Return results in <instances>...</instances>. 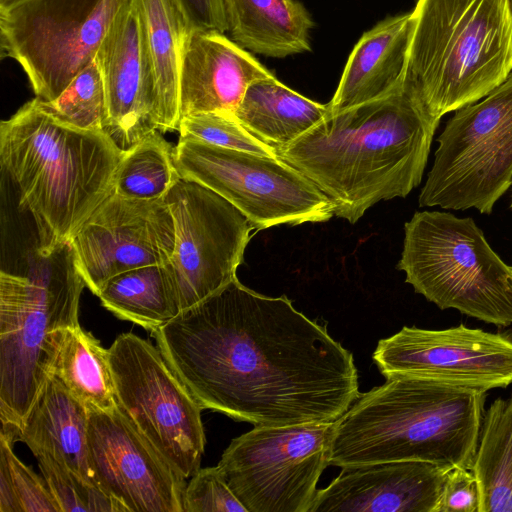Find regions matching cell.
I'll use <instances>...</instances> for the list:
<instances>
[{
    "label": "cell",
    "instance_id": "6da1fadb",
    "mask_svg": "<svg viewBox=\"0 0 512 512\" xmlns=\"http://www.w3.org/2000/svg\"><path fill=\"white\" fill-rule=\"evenodd\" d=\"M203 409L254 426L335 422L358 398L351 352L285 296L237 278L152 332Z\"/></svg>",
    "mask_w": 512,
    "mask_h": 512
},
{
    "label": "cell",
    "instance_id": "7a4b0ae2",
    "mask_svg": "<svg viewBox=\"0 0 512 512\" xmlns=\"http://www.w3.org/2000/svg\"><path fill=\"white\" fill-rule=\"evenodd\" d=\"M439 123L401 86L328 113L277 153L328 197L335 216L355 223L377 202L419 186Z\"/></svg>",
    "mask_w": 512,
    "mask_h": 512
},
{
    "label": "cell",
    "instance_id": "3957f363",
    "mask_svg": "<svg viewBox=\"0 0 512 512\" xmlns=\"http://www.w3.org/2000/svg\"><path fill=\"white\" fill-rule=\"evenodd\" d=\"M124 152L105 131L66 123L38 97L1 122V167L19 207L34 219L38 249L50 252L71 241L112 193Z\"/></svg>",
    "mask_w": 512,
    "mask_h": 512
},
{
    "label": "cell",
    "instance_id": "277c9868",
    "mask_svg": "<svg viewBox=\"0 0 512 512\" xmlns=\"http://www.w3.org/2000/svg\"><path fill=\"white\" fill-rule=\"evenodd\" d=\"M488 391L393 376L335 421L329 465L421 461L471 469Z\"/></svg>",
    "mask_w": 512,
    "mask_h": 512
},
{
    "label": "cell",
    "instance_id": "5b68a950",
    "mask_svg": "<svg viewBox=\"0 0 512 512\" xmlns=\"http://www.w3.org/2000/svg\"><path fill=\"white\" fill-rule=\"evenodd\" d=\"M402 89L428 114L473 104L512 72V0H417Z\"/></svg>",
    "mask_w": 512,
    "mask_h": 512
},
{
    "label": "cell",
    "instance_id": "8992f818",
    "mask_svg": "<svg viewBox=\"0 0 512 512\" xmlns=\"http://www.w3.org/2000/svg\"><path fill=\"white\" fill-rule=\"evenodd\" d=\"M85 281L71 243L36 248L21 273H0V419L17 428L50 374L65 332L79 325Z\"/></svg>",
    "mask_w": 512,
    "mask_h": 512
},
{
    "label": "cell",
    "instance_id": "52a82bcc",
    "mask_svg": "<svg viewBox=\"0 0 512 512\" xmlns=\"http://www.w3.org/2000/svg\"><path fill=\"white\" fill-rule=\"evenodd\" d=\"M404 233L397 269L416 293L442 310L456 309L496 326L512 324V267L471 217L416 212Z\"/></svg>",
    "mask_w": 512,
    "mask_h": 512
},
{
    "label": "cell",
    "instance_id": "ba28073f",
    "mask_svg": "<svg viewBox=\"0 0 512 512\" xmlns=\"http://www.w3.org/2000/svg\"><path fill=\"white\" fill-rule=\"evenodd\" d=\"M437 141L419 206L491 214L512 185V72L487 96L456 110Z\"/></svg>",
    "mask_w": 512,
    "mask_h": 512
},
{
    "label": "cell",
    "instance_id": "9c48e42d",
    "mask_svg": "<svg viewBox=\"0 0 512 512\" xmlns=\"http://www.w3.org/2000/svg\"><path fill=\"white\" fill-rule=\"evenodd\" d=\"M179 175L216 192L256 230L288 224L325 222L334 216L328 197L279 156L222 148L179 138L174 147Z\"/></svg>",
    "mask_w": 512,
    "mask_h": 512
},
{
    "label": "cell",
    "instance_id": "30bf717a",
    "mask_svg": "<svg viewBox=\"0 0 512 512\" xmlns=\"http://www.w3.org/2000/svg\"><path fill=\"white\" fill-rule=\"evenodd\" d=\"M116 404L134 428L186 479L200 469L203 407L157 346L133 333L108 348Z\"/></svg>",
    "mask_w": 512,
    "mask_h": 512
},
{
    "label": "cell",
    "instance_id": "8fae6325",
    "mask_svg": "<svg viewBox=\"0 0 512 512\" xmlns=\"http://www.w3.org/2000/svg\"><path fill=\"white\" fill-rule=\"evenodd\" d=\"M127 0H25L0 11L2 56L19 63L51 102L92 60Z\"/></svg>",
    "mask_w": 512,
    "mask_h": 512
},
{
    "label": "cell",
    "instance_id": "7c38bea8",
    "mask_svg": "<svg viewBox=\"0 0 512 512\" xmlns=\"http://www.w3.org/2000/svg\"><path fill=\"white\" fill-rule=\"evenodd\" d=\"M334 429L335 422L254 426L217 466L247 512H309Z\"/></svg>",
    "mask_w": 512,
    "mask_h": 512
},
{
    "label": "cell",
    "instance_id": "4fadbf2b",
    "mask_svg": "<svg viewBox=\"0 0 512 512\" xmlns=\"http://www.w3.org/2000/svg\"><path fill=\"white\" fill-rule=\"evenodd\" d=\"M175 224V249L166 267L181 311L237 278L254 229L225 198L182 178L164 196Z\"/></svg>",
    "mask_w": 512,
    "mask_h": 512
},
{
    "label": "cell",
    "instance_id": "5bb4252c",
    "mask_svg": "<svg viewBox=\"0 0 512 512\" xmlns=\"http://www.w3.org/2000/svg\"><path fill=\"white\" fill-rule=\"evenodd\" d=\"M373 360L385 378L410 376L489 391L512 384V335L464 324L440 330L404 326L378 342Z\"/></svg>",
    "mask_w": 512,
    "mask_h": 512
},
{
    "label": "cell",
    "instance_id": "9a60e30c",
    "mask_svg": "<svg viewBox=\"0 0 512 512\" xmlns=\"http://www.w3.org/2000/svg\"><path fill=\"white\" fill-rule=\"evenodd\" d=\"M175 240L174 219L164 198L141 200L111 193L70 243L86 286L97 296L119 273L168 263Z\"/></svg>",
    "mask_w": 512,
    "mask_h": 512
},
{
    "label": "cell",
    "instance_id": "2e32d148",
    "mask_svg": "<svg viewBox=\"0 0 512 512\" xmlns=\"http://www.w3.org/2000/svg\"><path fill=\"white\" fill-rule=\"evenodd\" d=\"M88 452L100 487L127 512H183L186 478L148 442L116 405L88 408Z\"/></svg>",
    "mask_w": 512,
    "mask_h": 512
},
{
    "label": "cell",
    "instance_id": "e0dca14e",
    "mask_svg": "<svg viewBox=\"0 0 512 512\" xmlns=\"http://www.w3.org/2000/svg\"><path fill=\"white\" fill-rule=\"evenodd\" d=\"M94 59L106 94L104 131L128 150L158 131L155 78L135 0L116 14Z\"/></svg>",
    "mask_w": 512,
    "mask_h": 512
},
{
    "label": "cell",
    "instance_id": "ac0fdd59",
    "mask_svg": "<svg viewBox=\"0 0 512 512\" xmlns=\"http://www.w3.org/2000/svg\"><path fill=\"white\" fill-rule=\"evenodd\" d=\"M452 467L391 461L343 467L309 512H437Z\"/></svg>",
    "mask_w": 512,
    "mask_h": 512
},
{
    "label": "cell",
    "instance_id": "d6986e66",
    "mask_svg": "<svg viewBox=\"0 0 512 512\" xmlns=\"http://www.w3.org/2000/svg\"><path fill=\"white\" fill-rule=\"evenodd\" d=\"M273 76L224 33L193 27L181 61L180 118L203 112L234 114L253 82Z\"/></svg>",
    "mask_w": 512,
    "mask_h": 512
},
{
    "label": "cell",
    "instance_id": "ffe728a7",
    "mask_svg": "<svg viewBox=\"0 0 512 512\" xmlns=\"http://www.w3.org/2000/svg\"><path fill=\"white\" fill-rule=\"evenodd\" d=\"M412 26L409 12L386 18L363 34L328 103L329 114L384 98L402 86Z\"/></svg>",
    "mask_w": 512,
    "mask_h": 512
},
{
    "label": "cell",
    "instance_id": "44dd1931",
    "mask_svg": "<svg viewBox=\"0 0 512 512\" xmlns=\"http://www.w3.org/2000/svg\"><path fill=\"white\" fill-rule=\"evenodd\" d=\"M87 435L88 408L49 374L16 428L17 440L35 457L49 455L99 485L90 463Z\"/></svg>",
    "mask_w": 512,
    "mask_h": 512
},
{
    "label": "cell",
    "instance_id": "7402d4cb",
    "mask_svg": "<svg viewBox=\"0 0 512 512\" xmlns=\"http://www.w3.org/2000/svg\"><path fill=\"white\" fill-rule=\"evenodd\" d=\"M227 31L243 48L282 58L310 50L313 21L296 0H222Z\"/></svg>",
    "mask_w": 512,
    "mask_h": 512
},
{
    "label": "cell",
    "instance_id": "603a6c76",
    "mask_svg": "<svg viewBox=\"0 0 512 512\" xmlns=\"http://www.w3.org/2000/svg\"><path fill=\"white\" fill-rule=\"evenodd\" d=\"M156 85L158 131L178 130L184 46L193 28L177 0H135Z\"/></svg>",
    "mask_w": 512,
    "mask_h": 512
},
{
    "label": "cell",
    "instance_id": "cb8c5ba5",
    "mask_svg": "<svg viewBox=\"0 0 512 512\" xmlns=\"http://www.w3.org/2000/svg\"><path fill=\"white\" fill-rule=\"evenodd\" d=\"M328 112V104L302 96L273 76L253 82L234 115L252 134L278 149L302 136Z\"/></svg>",
    "mask_w": 512,
    "mask_h": 512
},
{
    "label": "cell",
    "instance_id": "d4e9b609",
    "mask_svg": "<svg viewBox=\"0 0 512 512\" xmlns=\"http://www.w3.org/2000/svg\"><path fill=\"white\" fill-rule=\"evenodd\" d=\"M97 296L102 306L116 317L151 332L181 312L178 294L165 264L119 273L106 281Z\"/></svg>",
    "mask_w": 512,
    "mask_h": 512
},
{
    "label": "cell",
    "instance_id": "484cf974",
    "mask_svg": "<svg viewBox=\"0 0 512 512\" xmlns=\"http://www.w3.org/2000/svg\"><path fill=\"white\" fill-rule=\"evenodd\" d=\"M471 470L478 512H512V394L495 399L484 412Z\"/></svg>",
    "mask_w": 512,
    "mask_h": 512
},
{
    "label": "cell",
    "instance_id": "4316f807",
    "mask_svg": "<svg viewBox=\"0 0 512 512\" xmlns=\"http://www.w3.org/2000/svg\"><path fill=\"white\" fill-rule=\"evenodd\" d=\"M50 374L87 408L111 410L117 405L108 349L80 324L65 332Z\"/></svg>",
    "mask_w": 512,
    "mask_h": 512
},
{
    "label": "cell",
    "instance_id": "83f0119b",
    "mask_svg": "<svg viewBox=\"0 0 512 512\" xmlns=\"http://www.w3.org/2000/svg\"><path fill=\"white\" fill-rule=\"evenodd\" d=\"M180 177L174 147L155 131L125 150L112 193L141 200L162 199Z\"/></svg>",
    "mask_w": 512,
    "mask_h": 512
},
{
    "label": "cell",
    "instance_id": "f1b7e54d",
    "mask_svg": "<svg viewBox=\"0 0 512 512\" xmlns=\"http://www.w3.org/2000/svg\"><path fill=\"white\" fill-rule=\"evenodd\" d=\"M16 429L2 425L0 435V512H60L44 478L13 452Z\"/></svg>",
    "mask_w": 512,
    "mask_h": 512
},
{
    "label": "cell",
    "instance_id": "f546056e",
    "mask_svg": "<svg viewBox=\"0 0 512 512\" xmlns=\"http://www.w3.org/2000/svg\"><path fill=\"white\" fill-rule=\"evenodd\" d=\"M36 459L60 512H127L120 501L64 463L49 455Z\"/></svg>",
    "mask_w": 512,
    "mask_h": 512
},
{
    "label": "cell",
    "instance_id": "4dcf8cb0",
    "mask_svg": "<svg viewBox=\"0 0 512 512\" xmlns=\"http://www.w3.org/2000/svg\"><path fill=\"white\" fill-rule=\"evenodd\" d=\"M47 103L60 119L76 128L104 131L106 94L95 59L73 78L55 100Z\"/></svg>",
    "mask_w": 512,
    "mask_h": 512
},
{
    "label": "cell",
    "instance_id": "1f68e13d",
    "mask_svg": "<svg viewBox=\"0 0 512 512\" xmlns=\"http://www.w3.org/2000/svg\"><path fill=\"white\" fill-rule=\"evenodd\" d=\"M180 138L263 156L277 157V149L247 130L232 113L203 112L180 118Z\"/></svg>",
    "mask_w": 512,
    "mask_h": 512
},
{
    "label": "cell",
    "instance_id": "d6a6232c",
    "mask_svg": "<svg viewBox=\"0 0 512 512\" xmlns=\"http://www.w3.org/2000/svg\"><path fill=\"white\" fill-rule=\"evenodd\" d=\"M183 495V512H247L218 466L200 468L190 477Z\"/></svg>",
    "mask_w": 512,
    "mask_h": 512
},
{
    "label": "cell",
    "instance_id": "836d02e7",
    "mask_svg": "<svg viewBox=\"0 0 512 512\" xmlns=\"http://www.w3.org/2000/svg\"><path fill=\"white\" fill-rule=\"evenodd\" d=\"M479 490L471 469L455 466L449 469L437 512H478Z\"/></svg>",
    "mask_w": 512,
    "mask_h": 512
},
{
    "label": "cell",
    "instance_id": "e575fe53",
    "mask_svg": "<svg viewBox=\"0 0 512 512\" xmlns=\"http://www.w3.org/2000/svg\"><path fill=\"white\" fill-rule=\"evenodd\" d=\"M194 28L227 31L222 0H177Z\"/></svg>",
    "mask_w": 512,
    "mask_h": 512
},
{
    "label": "cell",
    "instance_id": "d590c367",
    "mask_svg": "<svg viewBox=\"0 0 512 512\" xmlns=\"http://www.w3.org/2000/svg\"><path fill=\"white\" fill-rule=\"evenodd\" d=\"M25 0H0V11L8 10Z\"/></svg>",
    "mask_w": 512,
    "mask_h": 512
},
{
    "label": "cell",
    "instance_id": "8d00e7d4",
    "mask_svg": "<svg viewBox=\"0 0 512 512\" xmlns=\"http://www.w3.org/2000/svg\"><path fill=\"white\" fill-rule=\"evenodd\" d=\"M511 208H512V201H511Z\"/></svg>",
    "mask_w": 512,
    "mask_h": 512
}]
</instances>
